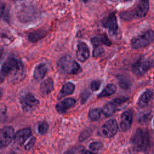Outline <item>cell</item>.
Returning <instances> with one entry per match:
<instances>
[{
  "mask_svg": "<svg viewBox=\"0 0 154 154\" xmlns=\"http://www.w3.org/2000/svg\"><path fill=\"white\" fill-rule=\"evenodd\" d=\"M75 152H76L75 148H72L67 150L64 154H75Z\"/></svg>",
  "mask_w": 154,
  "mask_h": 154,
  "instance_id": "cell-32",
  "label": "cell"
},
{
  "mask_svg": "<svg viewBox=\"0 0 154 154\" xmlns=\"http://www.w3.org/2000/svg\"><path fill=\"white\" fill-rule=\"evenodd\" d=\"M153 41L154 31L149 29L132 38L131 41V45L133 48L138 49L149 45Z\"/></svg>",
  "mask_w": 154,
  "mask_h": 154,
  "instance_id": "cell-6",
  "label": "cell"
},
{
  "mask_svg": "<svg viewBox=\"0 0 154 154\" xmlns=\"http://www.w3.org/2000/svg\"><path fill=\"white\" fill-rule=\"evenodd\" d=\"M75 88V85L72 82H67L63 85L58 94V99H61L73 93Z\"/></svg>",
  "mask_w": 154,
  "mask_h": 154,
  "instance_id": "cell-18",
  "label": "cell"
},
{
  "mask_svg": "<svg viewBox=\"0 0 154 154\" xmlns=\"http://www.w3.org/2000/svg\"><path fill=\"white\" fill-rule=\"evenodd\" d=\"M123 2H128V1H129L131 0H122Z\"/></svg>",
  "mask_w": 154,
  "mask_h": 154,
  "instance_id": "cell-34",
  "label": "cell"
},
{
  "mask_svg": "<svg viewBox=\"0 0 154 154\" xmlns=\"http://www.w3.org/2000/svg\"><path fill=\"white\" fill-rule=\"evenodd\" d=\"M129 99L128 97H117L114 99V100H112V101L116 104V105H117L118 106H120V105L125 103Z\"/></svg>",
  "mask_w": 154,
  "mask_h": 154,
  "instance_id": "cell-27",
  "label": "cell"
},
{
  "mask_svg": "<svg viewBox=\"0 0 154 154\" xmlns=\"http://www.w3.org/2000/svg\"><path fill=\"white\" fill-rule=\"evenodd\" d=\"M81 95H82L81 96V102L84 103L86 101V100L87 99V98L88 97L90 93L88 92H85V93H83Z\"/></svg>",
  "mask_w": 154,
  "mask_h": 154,
  "instance_id": "cell-31",
  "label": "cell"
},
{
  "mask_svg": "<svg viewBox=\"0 0 154 154\" xmlns=\"http://www.w3.org/2000/svg\"><path fill=\"white\" fill-rule=\"evenodd\" d=\"M76 103L75 99L73 98L65 99L58 102L55 106L56 110L60 114L65 113L69 108L72 107Z\"/></svg>",
  "mask_w": 154,
  "mask_h": 154,
  "instance_id": "cell-15",
  "label": "cell"
},
{
  "mask_svg": "<svg viewBox=\"0 0 154 154\" xmlns=\"http://www.w3.org/2000/svg\"><path fill=\"white\" fill-rule=\"evenodd\" d=\"M35 140H36V138L35 137H32V138H31L29 140V141H28V143L25 146V149L26 150H31L32 147L34 146V144H35Z\"/></svg>",
  "mask_w": 154,
  "mask_h": 154,
  "instance_id": "cell-28",
  "label": "cell"
},
{
  "mask_svg": "<svg viewBox=\"0 0 154 154\" xmlns=\"http://www.w3.org/2000/svg\"><path fill=\"white\" fill-rule=\"evenodd\" d=\"M118 106L116 105V103H114L112 101L108 102V103L105 104L102 109V114L105 116V117H109L114 114V113L117 110Z\"/></svg>",
  "mask_w": 154,
  "mask_h": 154,
  "instance_id": "cell-20",
  "label": "cell"
},
{
  "mask_svg": "<svg viewBox=\"0 0 154 154\" xmlns=\"http://www.w3.org/2000/svg\"><path fill=\"white\" fill-rule=\"evenodd\" d=\"M48 128H49L48 124L46 122H43L39 123V125H38L37 130L40 134L43 135L47 132L48 130Z\"/></svg>",
  "mask_w": 154,
  "mask_h": 154,
  "instance_id": "cell-24",
  "label": "cell"
},
{
  "mask_svg": "<svg viewBox=\"0 0 154 154\" xmlns=\"http://www.w3.org/2000/svg\"><path fill=\"white\" fill-rule=\"evenodd\" d=\"M46 32L43 30L35 31L29 33V34L28 35V39L30 42L34 43L43 38Z\"/></svg>",
  "mask_w": 154,
  "mask_h": 154,
  "instance_id": "cell-22",
  "label": "cell"
},
{
  "mask_svg": "<svg viewBox=\"0 0 154 154\" xmlns=\"http://www.w3.org/2000/svg\"><path fill=\"white\" fill-rule=\"evenodd\" d=\"M102 113V111L100 108L91 109L88 112V118L91 121L98 120L100 118Z\"/></svg>",
  "mask_w": 154,
  "mask_h": 154,
  "instance_id": "cell-23",
  "label": "cell"
},
{
  "mask_svg": "<svg viewBox=\"0 0 154 154\" xmlns=\"http://www.w3.org/2000/svg\"><path fill=\"white\" fill-rule=\"evenodd\" d=\"M26 76V70L22 62L15 58H7L2 64L1 70V79L7 78L13 84L22 81Z\"/></svg>",
  "mask_w": 154,
  "mask_h": 154,
  "instance_id": "cell-1",
  "label": "cell"
},
{
  "mask_svg": "<svg viewBox=\"0 0 154 154\" xmlns=\"http://www.w3.org/2000/svg\"><path fill=\"white\" fill-rule=\"evenodd\" d=\"M32 135L30 128H26L18 131L14 135V141L17 145H22Z\"/></svg>",
  "mask_w": 154,
  "mask_h": 154,
  "instance_id": "cell-12",
  "label": "cell"
},
{
  "mask_svg": "<svg viewBox=\"0 0 154 154\" xmlns=\"http://www.w3.org/2000/svg\"><path fill=\"white\" fill-rule=\"evenodd\" d=\"M9 154H16V153H15L14 152H11V153H9Z\"/></svg>",
  "mask_w": 154,
  "mask_h": 154,
  "instance_id": "cell-35",
  "label": "cell"
},
{
  "mask_svg": "<svg viewBox=\"0 0 154 154\" xmlns=\"http://www.w3.org/2000/svg\"><path fill=\"white\" fill-rule=\"evenodd\" d=\"M14 131L13 127L7 126L1 129L0 132V146L4 148L9 145L14 137Z\"/></svg>",
  "mask_w": 154,
  "mask_h": 154,
  "instance_id": "cell-9",
  "label": "cell"
},
{
  "mask_svg": "<svg viewBox=\"0 0 154 154\" xmlns=\"http://www.w3.org/2000/svg\"><path fill=\"white\" fill-rule=\"evenodd\" d=\"M116 91V86L113 84H108L100 93L97 96L98 98H102L104 97L109 96L112 95Z\"/></svg>",
  "mask_w": 154,
  "mask_h": 154,
  "instance_id": "cell-21",
  "label": "cell"
},
{
  "mask_svg": "<svg viewBox=\"0 0 154 154\" xmlns=\"http://www.w3.org/2000/svg\"><path fill=\"white\" fill-rule=\"evenodd\" d=\"M132 143L138 150L146 151L150 147V137L147 130L138 128L136 130L132 140Z\"/></svg>",
  "mask_w": 154,
  "mask_h": 154,
  "instance_id": "cell-4",
  "label": "cell"
},
{
  "mask_svg": "<svg viewBox=\"0 0 154 154\" xmlns=\"http://www.w3.org/2000/svg\"><path fill=\"white\" fill-rule=\"evenodd\" d=\"M153 126L154 127V118H153Z\"/></svg>",
  "mask_w": 154,
  "mask_h": 154,
  "instance_id": "cell-36",
  "label": "cell"
},
{
  "mask_svg": "<svg viewBox=\"0 0 154 154\" xmlns=\"http://www.w3.org/2000/svg\"><path fill=\"white\" fill-rule=\"evenodd\" d=\"M91 42L93 45V56L94 57H98L103 52V49L102 46V42L100 37H94L91 39Z\"/></svg>",
  "mask_w": 154,
  "mask_h": 154,
  "instance_id": "cell-16",
  "label": "cell"
},
{
  "mask_svg": "<svg viewBox=\"0 0 154 154\" xmlns=\"http://www.w3.org/2000/svg\"><path fill=\"white\" fill-rule=\"evenodd\" d=\"M154 66V58L152 57H143L137 60L132 66L133 73L138 76L145 74Z\"/></svg>",
  "mask_w": 154,
  "mask_h": 154,
  "instance_id": "cell-5",
  "label": "cell"
},
{
  "mask_svg": "<svg viewBox=\"0 0 154 154\" xmlns=\"http://www.w3.org/2000/svg\"><path fill=\"white\" fill-rule=\"evenodd\" d=\"M102 147H103V144L100 141L93 142V143H91L89 146L90 149H91V150H94V151L99 150L101 149L102 148Z\"/></svg>",
  "mask_w": 154,
  "mask_h": 154,
  "instance_id": "cell-25",
  "label": "cell"
},
{
  "mask_svg": "<svg viewBox=\"0 0 154 154\" xmlns=\"http://www.w3.org/2000/svg\"><path fill=\"white\" fill-rule=\"evenodd\" d=\"M118 129L119 126L116 120L111 119L106 122L101 126L99 133L102 136L105 138H111L117 134Z\"/></svg>",
  "mask_w": 154,
  "mask_h": 154,
  "instance_id": "cell-8",
  "label": "cell"
},
{
  "mask_svg": "<svg viewBox=\"0 0 154 154\" xmlns=\"http://www.w3.org/2000/svg\"><path fill=\"white\" fill-rule=\"evenodd\" d=\"M101 40L102 42V43L104 45H106L107 46H110L111 45V42L109 40V38H108L107 35L105 34H103L101 37Z\"/></svg>",
  "mask_w": 154,
  "mask_h": 154,
  "instance_id": "cell-29",
  "label": "cell"
},
{
  "mask_svg": "<svg viewBox=\"0 0 154 154\" xmlns=\"http://www.w3.org/2000/svg\"><path fill=\"white\" fill-rule=\"evenodd\" d=\"M149 10V0H139L137 5L132 10L122 11L120 16L124 20L145 17Z\"/></svg>",
  "mask_w": 154,
  "mask_h": 154,
  "instance_id": "cell-2",
  "label": "cell"
},
{
  "mask_svg": "<svg viewBox=\"0 0 154 154\" xmlns=\"http://www.w3.org/2000/svg\"><path fill=\"white\" fill-rule=\"evenodd\" d=\"M153 97V93L150 89L145 90L138 98L137 105L139 107L143 108L149 105L150 102L152 100Z\"/></svg>",
  "mask_w": 154,
  "mask_h": 154,
  "instance_id": "cell-14",
  "label": "cell"
},
{
  "mask_svg": "<svg viewBox=\"0 0 154 154\" xmlns=\"http://www.w3.org/2000/svg\"><path fill=\"white\" fill-rule=\"evenodd\" d=\"M77 59L81 62H85L90 57L88 46L84 42H79L77 46L76 52Z\"/></svg>",
  "mask_w": 154,
  "mask_h": 154,
  "instance_id": "cell-13",
  "label": "cell"
},
{
  "mask_svg": "<svg viewBox=\"0 0 154 154\" xmlns=\"http://www.w3.org/2000/svg\"><path fill=\"white\" fill-rule=\"evenodd\" d=\"M102 26L108 29L110 34H115L118 29L117 17L114 13H111L105 17L102 22Z\"/></svg>",
  "mask_w": 154,
  "mask_h": 154,
  "instance_id": "cell-10",
  "label": "cell"
},
{
  "mask_svg": "<svg viewBox=\"0 0 154 154\" xmlns=\"http://www.w3.org/2000/svg\"><path fill=\"white\" fill-rule=\"evenodd\" d=\"M84 154H96L94 152H90V151H88V150H86L84 152Z\"/></svg>",
  "mask_w": 154,
  "mask_h": 154,
  "instance_id": "cell-33",
  "label": "cell"
},
{
  "mask_svg": "<svg viewBox=\"0 0 154 154\" xmlns=\"http://www.w3.org/2000/svg\"><path fill=\"white\" fill-rule=\"evenodd\" d=\"M40 91L43 94H49L54 88L53 80L49 78L45 79L40 85Z\"/></svg>",
  "mask_w": 154,
  "mask_h": 154,
  "instance_id": "cell-19",
  "label": "cell"
},
{
  "mask_svg": "<svg viewBox=\"0 0 154 154\" xmlns=\"http://www.w3.org/2000/svg\"><path fill=\"white\" fill-rule=\"evenodd\" d=\"M48 72V67L45 64L40 63L37 65L34 70L33 77L36 81H40L45 76Z\"/></svg>",
  "mask_w": 154,
  "mask_h": 154,
  "instance_id": "cell-17",
  "label": "cell"
},
{
  "mask_svg": "<svg viewBox=\"0 0 154 154\" xmlns=\"http://www.w3.org/2000/svg\"><path fill=\"white\" fill-rule=\"evenodd\" d=\"M100 85H101V81L100 80H94L91 82L90 84V88L92 91H95L99 89Z\"/></svg>",
  "mask_w": 154,
  "mask_h": 154,
  "instance_id": "cell-26",
  "label": "cell"
},
{
  "mask_svg": "<svg viewBox=\"0 0 154 154\" xmlns=\"http://www.w3.org/2000/svg\"><path fill=\"white\" fill-rule=\"evenodd\" d=\"M57 67L60 72L69 75L77 74L81 70L79 64L68 55L60 59L57 63Z\"/></svg>",
  "mask_w": 154,
  "mask_h": 154,
  "instance_id": "cell-3",
  "label": "cell"
},
{
  "mask_svg": "<svg viewBox=\"0 0 154 154\" xmlns=\"http://www.w3.org/2000/svg\"><path fill=\"white\" fill-rule=\"evenodd\" d=\"M126 79H125L124 78L120 77V79H119V85L122 88H126L128 87V82L125 80Z\"/></svg>",
  "mask_w": 154,
  "mask_h": 154,
  "instance_id": "cell-30",
  "label": "cell"
},
{
  "mask_svg": "<svg viewBox=\"0 0 154 154\" xmlns=\"http://www.w3.org/2000/svg\"><path fill=\"white\" fill-rule=\"evenodd\" d=\"M132 112L130 110L124 111L121 116L120 120V127L122 131H126L131 126L132 123Z\"/></svg>",
  "mask_w": 154,
  "mask_h": 154,
  "instance_id": "cell-11",
  "label": "cell"
},
{
  "mask_svg": "<svg viewBox=\"0 0 154 154\" xmlns=\"http://www.w3.org/2000/svg\"><path fill=\"white\" fill-rule=\"evenodd\" d=\"M20 103L24 112H31L39 105V100L32 93H27L21 97Z\"/></svg>",
  "mask_w": 154,
  "mask_h": 154,
  "instance_id": "cell-7",
  "label": "cell"
}]
</instances>
